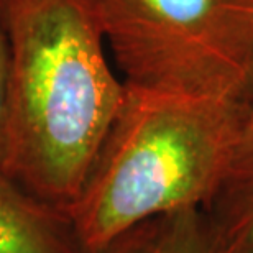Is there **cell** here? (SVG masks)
<instances>
[{
  "label": "cell",
  "instance_id": "cell-6",
  "mask_svg": "<svg viewBox=\"0 0 253 253\" xmlns=\"http://www.w3.org/2000/svg\"><path fill=\"white\" fill-rule=\"evenodd\" d=\"M79 253H222L202 209L151 217Z\"/></svg>",
  "mask_w": 253,
  "mask_h": 253
},
{
  "label": "cell",
  "instance_id": "cell-2",
  "mask_svg": "<svg viewBox=\"0 0 253 253\" xmlns=\"http://www.w3.org/2000/svg\"><path fill=\"white\" fill-rule=\"evenodd\" d=\"M252 115L247 99L125 83L87 178L66 207L81 249L102 245L151 217L204 209Z\"/></svg>",
  "mask_w": 253,
  "mask_h": 253
},
{
  "label": "cell",
  "instance_id": "cell-7",
  "mask_svg": "<svg viewBox=\"0 0 253 253\" xmlns=\"http://www.w3.org/2000/svg\"><path fill=\"white\" fill-rule=\"evenodd\" d=\"M8 73H10V44L7 22H5L3 0H0V156H2L3 125L7 112V90H8Z\"/></svg>",
  "mask_w": 253,
  "mask_h": 253
},
{
  "label": "cell",
  "instance_id": "cell-5",
  "mask_svg": "<svg viewBox=\"0 0 253 253\" xmlns=\"http://www.w3.org/2000/svg\"><path fill=\"white\" fill-rule=\"evenodd\" d=\"M204 214L222 253H253V115Z\"/></svg>",
  "mask_w": 253,
  "mask_h": 253
},
{
  "label": "cell",
  "instance_id": "cell-4",
  "mask_svg": "<svg viewBox=\"0 0 253 253\" xmlns=\"http://www.w3.org/2000/svg\"><path fill=\"white\" fill-rule=\"evenodd\" d=\"M66 211L0 171V253H79Z\"/></svg>",
  "mask_w": 253,
  "mask_h": 253
},
{
  "label": "cell",
  "instance_id": "cell-8",
  "mask_svg": "<svg viewBox=\"0 0 253 253\" xmlns=\"http://www.w3.org/2000/svg\"><path fill=\"white\" fill-rule=\"evenodd\" d=\"M250 99H252V109H253V59L250 68Z\"/></svg>",
  "mask_w": 253,
  "mask_h": 253
},
{
  "label": "cell",
  "instance_id": "cell-3",
  "mask_svg": "<svg viewBox=\"0 0 253 253\" xmlns=\"http://www.w3.org/2000/svg\"><path fill=\"white\" fill-rule=\"evenodd\" d=\"M126 84L250 99L253 0H90Z\"/></svg>",
  "mask_w": 253,
  "mask_h": 253
},
{
  "label": "cell",
  "instance_id": "cell-1",
  "mask_svg": "<svg viewBox=\"0 0 253 253\" xmlns=\"http://www.w3.org/2000/svg\"><path fill=\"white\" fill-rule=\"evenodd\" d=\"M10 44L0 171L66 211L125 94L90 0H3Z\"/></svg>",
  "mask_w": 253,
  "mask_h": 253
}]
</instances>
